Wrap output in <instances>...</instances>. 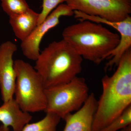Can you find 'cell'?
<instances>
[{
    "label": "cell",
    "mask_w": 131,
    "mask_h": 131,
    "mask_svg": "<svg viewBox=\"0 0 131 131\" xmlns=\"http://www.w3.org/2000/svg\"><path fill=\"white\" fill-rule=\"evenodd\" d=\"M112 75L102 80V92L93 122V131H100L131 105V48L123 55Z\"/></svg>",
    "instance_id": "1"
},
{
    "label": "cell",
    "mask_w": 131,
    "mask_h": 131,
    "mask_svg": "<svg viewBox=\"0 0 131 131\" xmlns=\"http://www.w3.org/2000/svg\"><path fill=\"white\" fill-rule=\"evenodd\" d=\"M62 36L82 58L96 64L107 58L120 39L119 34L88 20L68 26L64 29Z\"/></svg>",
    "instance_id": "2"
},
{
    "label": "cell",
    "mask_w": 131,
    "mask_h": 131,
    "mask_svg": "<svg viewBox=\"0 0 131 131\" xmlns=\"http://www.w3.org/2000/svg\"><path fill=\"white\" fill-rule=\"evenodd\" d=\"M83 58L66 41H54L40 52L34 68L45 88L66 83L77 77Z\"/></svg>",
    "instance_id": "3"
},
{
    "label": "cell",
    "mask_w": 131,
    "mask_h": 131,
    "mask_svg": "<svg viewBox=\"0 0 131 131\" xmlns=\"http://www.w3.org/2000/svg\"><path fill=\"white\" fill-rule=\"evenodd\" d=\"M16 73L14 99L21 110L32 113L45 112L47 101L40 76L30 64L20 59L14 61Z\"/></svg>",
    "instance_id": "4"
},
{
    "label": "cell",
    "mask_w": 131,
    "mask_h": 131,
    "mask_svg": "<svg viewBox=\"0 0 131 131\" xmlns=\"http://www.w3.org/2000/svg\"><path fill=\"white\" fill-rule=\"evenodd\" d=\"M89 89L84 78L76 77L70 81L46 89V113L56 115L61 119L81 107L88 97Z\"/></svg>",
    "instance_id": "5"
},
{
    "label": "cell",
    "mask_w": 131,
    "mask_h": 131,
    "mask_svg": "<svg viewBox=\"0 0 131 131\" xmlns=\"http://www.w3.org/2000/svg\"><path fill=\"white\" fill-rule=\"evenodd\" d=\"M65 2L73 11L109 21H122L131 14V0H65Z\"/></svg>",
    "instance_id": "6"
},
{
    "label": "cell",
    "mask_w": 131,
    "mask_h": 131,
    "mask_svg": "<svg viewBox=\"0 0 131 131\" xmlns=\"http://www.w3.org/2000/svg\"><path fill=\"white\" fill-rule=\"evenodd\" d=\"M73 15L74 11L67 4L59 5L25 40L21 42L20 47L24 56L28 59L36 61L40 54V42L45 35L59 24L61 17Z\"/></svg>",
    "instance_id": "7"
},
{
    "label": "cell",
    "mask_w": 131,
    "mask_h": 131,
    "mask_svg": "<svg viewBox=\"0 0 131 131\" xmlns=\"http://www.w3.org/2000/svg\"><path fill=\"white\" fill-rule=\"evenodd\" d=\"M17 50V46L10 41L0 46V91L3 102L14 95L16 76L13 56Z\"/></svg>",
    "instance_id": "8"
},
{
    "label": "cell",
    "mask_w": 131,
    "mask_h": 131,
    "mask_svg": "<svg viewBox=\"0 0 131 131\" xmlns=\"http://www.w3.org/2000/svg\"><path fill=\"white\" fill-rule=\"evenodd\" d=\"M74 15L75 18L80 21L88 20L105 24L111 26L119 32L120 37L119 43L110 52L111 57L115 61H119L125 52L131 48V16L122 21H114L106 20L98 16L89 15L79 11H74Z\"/></svg>",
    "instance_id": "9"
},
{
    "label": "cell",
    "mask_w": 131,
    "mask_h": 131,
    "mask_svg": "<svg viewBox=\"0 0 131 131\" xmlns=\"http://www.w3.org/2000/svg\"><path fill=\"white\" fill-rule=\"evenodd\" d=\"M97 103L95 95L91 93L81 108L64 117L65 125L63 131H93Z\"/></svg>",
    "instance_id": "10"
},
{
    "label": "cell",
    "mask_w": 131,
    "mask_h": 131,
    "mask_svg": "<svg viewBox=\"0 0 131 131\" xmlns=\"http://www.w3.org/2000/svg\"><path fill=\"white\" fill-rule=\"evenodd\" d=\"M32 119V116L22 111L14 98L0 106V131H9V127L13 131H21Z\"/></svg>",
    "instance_id": "11"
},
{
    "label": "cell",
    "mask_w": 131,
    "mask_h": 131,
    "mask_svg": "<svg viewBox=\"0 0 131 131\" xmlns=\"http://www.w3.org/2000/svg\"><path fill=\"white\" fill-rule=\"evenodd\" d=\"M39 13L29 8L21 13L9 16V23L15 35L21 40H25L38 25Z\"/></svg>",
    "instance_id": "12"
},
{
    "label": "cell",
    "mask_w": 131,
    "mask_h": 131,
    "mask_svg": "<svg viewBox=\"0 0 131 131\" xmlns=\"http://www.w3.org/2000/svg\"><path fill=\"white\" fill-rule=\"evenodd\" d=\"M46 113L42 119L37 122L28 123L21 131H57L61 118L54 114Z\"/></svg>",
    "instance_id": "13"
},
{
    "label": "cell",
    "mask_w": 131,
    "mask_h": 131,
    "mask_svg": "<svg viewBox=\"0 0 131 131\" xmlns=\"http://www.w3.org/2000/svg\"><path fill=\"white\" fill-rule=\"evenodd\" d=\"M3 11L10 16L26 12L30 8L26 0H0Z\"/></svg>",
    "instance_id": "14"
},
{
    "label": "cell",
    "mask_w": 131,
    "mask_h": 131,
    "mask_svg": "<svg viewBox=\"0 0 131 131\" xmlns=\"http://www.w3.org/2000/svg\"><path fill=\"white\" fill-rule=\"evenodd\" d=\"M131 124V105L100 131H118Z\"/></svg>",
    "instance_id": "15"
},
{
    "label": "cell",
    "mask_w": 131,
    "mask_h": 131,
    "mask_svg": "<svg viewBox=\"0 0 131 131\" xmlns=\"http://www.w3.org/2000/svg\"><path fill=\"white\" fill-rule=\"evenodd\" d=\"M64 2H65V0H43L42 10L39 13L38 25L44 21L55 8Z\"/></svg>",
    "instance_id": "16"
},
{
    "label": "cell",
    "mask_w": 131,
    "mask_h": 131,
    "mask_svg": "<svg viewBox=\"0 0 131 131\" xmlns=\"http://www.w3.org/2000/svg\"><path fill=\"white\" fill-rule=\"evenodd\" d=\"M121 131H131V124L125 127L120 130Z\"/></svg>",
    "instance_id": "17"
}]
</instances>
